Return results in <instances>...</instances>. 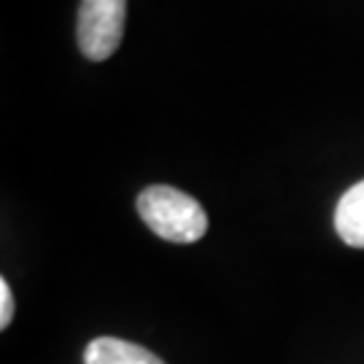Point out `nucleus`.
I'll use <instances>...</instances> for the list:
<instances>
[{
    "mask_svg": "<svg viewBox=\"0 0 364 364\" xmlns=\"http://www.w3.org/2000/svg\"><path fill=\"white\" fill-rule=\"evenodd\" d=\"M138 213L146 227L170 243H197L208 232V213L192 195L165 183L138 195Z\"/></svg>",
    "mask_w": 364,
    "mask_h": 364,
    "instance_id": "obj_1",
    "label": "nucleus"
},
{
    "mask_svg": "<svg viewBox=\"0 0 364 364\" xmlns=\"http://www.w3.org/2000/svg\"><path fill=\"white\" fill-rule=\"evenodd\" d=\"M84 364H165L156 353L119 338L92 340L84 351Z\"/></svg>",
    "mask_w": 364,
    "mask_h": 364,
    "instance_id": "obj_3",
    "label": "nucleus"
},
{
    "mask_svg": "<svg viewBox=\"0 0 364 364\" xmlns=\"http://www.w3.org/2000/svg\"><path fill=\"white\" fill-rule=\"evenodd\" d=\"M335 230L346 246L364 248V181L353 183L335 208Z\"/></svg>",
    "mask_w": 364,
    "mask_h": 364,
    "instance_id": "obj_4",
    "label": "nucleus"
},
{
    "mask_svg": "<svg viewBox=\"0 0 364 364\" xmlns=\"http://www.w3.org/2000/svg\"><path fill=\"white\" fill-rule=\"evenodd\" d=\"M127 0H81L78 9V49L87 60H108L124 36Z\"/></svg>",
    "mask_w": 364,
    "mask_h": 364,
    "instance_id": "obj_2",
    "label": "nucleus"
},
{
    "mask_svg": "<svg viewBox=\"0 0 364 364\" xmlns=\"http://www.w3.org/2000/svg\"><path fill=\"white\" fill-rule=\"evenodd\" d=\"M11 318H14V294H11L9 281L3 278V281H0V326L6 329V326L11 324Z\"/></svg>",
    "mask_w": 364,
    "mask_h": 364,
    "instance_id": "obj_5",
    "label": "nucleus"
}]
</instances>
